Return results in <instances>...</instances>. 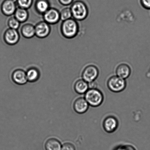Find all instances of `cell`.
<instances>
[{
  "label": "cell",
  "instance_id": "6da1fadb",
  "mask_svg": "<svg viewBox=\"0 0 150 150\" xmlns=\"http://www.w3.org/2000/svg\"><path fill=\"white\" fill-rule=\"evenodd\" d=\"M73 18L76 21H81L88 17L89 10L86 4L82 1L73 2L70 7Z\"/></svg>",
  "mask_w": 150,
  "mask_h": 150
},
{
  "label": "cell",
  "instance_id": "7a4b0ae2",
  "mask_svg": "<svg viewBox=\"0 0 150 150\" xmlns=\"http://www.w3.org/2000/svg\"><path fill=\"white\" fill-rule=\"evenodd\" d=\"M79 26L77 21L70 18L63 21L61 26L62 34L67 39H72L76 36L79 32Z\"/></svg>",
  "mask_w": 150,
  "mask_h": 150
},
{
  "label": "cell",
  "instance_id": "3957f363",
  "mask_svg": "<svg viewBox=\"0 0 150 150\" xmlns=\"http://www.w3.org/2000/svg\"><path fill=\"white\" fill-rule=\"evenodd\" d=\"M85 100L89 106L93 107L100 106L104 100L103 94L97 88H90L85 94Z\"/></svg>",
  "mask_w": 150,
  "mask_h": 150
},
{
  "label": "cell",
  "instance_id": "277c9868",
  "mask_svg": "<svg viewBox=\"0 0 150 150\" xmlns=\"http://www.w3.org/2000/svg\"><path fill=\"white\" fill-rule=\"evenodd\" d=\"M107 85L110 91L117 93L122 92L126 89L127 83L126 79L115 75L109 78L107 81Z\"/></svg>",
  "mask_w": 150,
  "mask_h": 150
},
{
  "label": "cell",
  "instance_id": "5b68a950",
  "mask_svg": "<svg viewBox=\"0 0 150 150\" xmlns=\"http://www.w3.org/2000/svg\"><path fill=\"white\" fill-rule=\"evenodd\" d=\"M99 70L98 67L93 64L86 65L82 70V79L88 83L95 81L98 77Z\"/></svg>",
  "mask_w": 150,
  "mask_h": 150
},
{
  "label": "cell",
  "instance_id": "8992f818",
  "mask_svg": "<svg viewBox=\"0 0 150 150\" xmlns=\"http://www.w3.org/2000/svg\"><path fill=\"white\" fill-rule=\"evenodd\" d=\"M103 127L106 132L108 133H114L119 126V121L117 117L113 116H108L103 121Z\"/></svg>",
  "mask_w": 150,
  "mask_h": 150
},
{
  "label": "cell",
  "instance_id": "52a82bcc",
  "mask_svg": "<svg viewBox=\"0 0 150 150\" xmlns=\"http://www.w3.org/2000/svg\"><path fill=\"white\" fill-rule=\"evenodd\" d=\"M43 15L45 21L49 24H55L60 20V13L56 9L50 8Z\"/></svg>",
  "mask_w": 150,
  "mask_h": 150
},
{
  "label": "cell",
  "instance_id": "ba28073f",
  "mask_svg": "<svg viewBox=\"0 0 150 150\" xmlns=\"http://www.w3.org/2000/svg\"><path fill=\"white\" fill-rule=\"evenodd\" d=\"M35 35L40 38H44L48 36L50 33L51 28L49 24L45 21L37 23L35 26Z\"/></svg>",
  "mask_w": 150,
  "mask_h": 150
},
{
  "label": "cell",
  "instance_id": "9c48e42d",
  "mask_svg": "<svg viewBox=\"0 0 150 150\" xmlns=\"http://www.w3.org/2000/svg\"><path fill=\"white\" fill-rule=\"evenodd\" d=\"M4 37L6 43L9 45H14L18 42L20 35L17 30L9 28L6 31Z\"/></svg>",
  "mask_w": 150,
  "mask_h": 150
},
{
  "label": "cell",
  "instance_id": "30bf717a",
  "mask_svg": "<svg viewBox=\"0 0 150 150\" xmlns=\"http://www.w3.org/2000/svg\"><path fill=\"white\" fill-rule=\"evenodd\" d=\"M115 71L116 76L126 79L128 78L131 74L132 69L128 64L122 63L117 65Z\"/></svg>",
  "mask_w": 150,
  "mask_h": 150
},
{
  "label": "cell",
  "instance_id": "8fae6325",
  "mask_svg": "<svg viewBox=\"0 0 150 150\" xmlns=\"http://www.w3.org/2000/svg\"><path fill=\"white\" fill-rule=\"evenodd\" d=\"M89 105L84 98L80 97L75 100L73 103V108L76 113L83 114L87 111Z\"/></svg>",
  "mask_w": 150,
  "mask_h": 150
},
{
  "label": "cell",
  "instance_id": "7c38bea8",
  "mask_svg": "<svg viewBox=\"0 0 150 150\" xmlns=\"http://www.w3.org/2000/svg\"><path fill=\"white\" fill-rule=\"evenodd\" d=\"M17 8L16 1L13 0H4L1 4V12L5 16L14 14Z\"/></svg>",
  "mask_w": 150,
  "mask_h": 150
},
{
  "label": "cell",
  "instance_id": "4fadbf2b",
  "mask_svg": "<svg viewBox=\"0 0 150 150\" xmlns=\"http://www.w3.org/2000/svg\"><path fill=\"white\" fill-rule=\"evenodd\" d=\"M12 79L15 83L20 85H24L28 81L26 73L21 69L15 70L12 75Z\"/></svg>",
  "mask_w": 150,
  "mask_h": 150
},
{
  "label": "cell",
  "instance_id": "5bb4252c",
  "mask_svg": "<svg viewBox=\"0 0 150 150\" xmlns=\"http://www.w3.org/2000/svg\"><path fill=\"white\" fill-rule=\"evenodd\" d=\"M89 89V84L83 79H78L75 82L74 89L76 93L80 95L85 94Z\"/></svg>",
  "mask_w": 150,
  "mask_h": 150
},
{
  "label": "cell",
  "instance_id": "9a60e30c",
  "mask_svg": "<svg viewBox=\"0 0 150 150\" xmlns=\"http://www.w3.org/2000/svg\"><path fill=\"white\" fill-rule=\"evenodd\" d=\"M21 32L25 38L30 39L33 38L35 35V26L29 23L25 24L22 27Z\"/></svg>",
  "mask_w": 150,
  "mask_h": 150
},
{
  "label": "cell",
  "instance_id": "2e32d148",
  "mask_svg": "<svg viewBox=\"0 0 150 150\" xmlns=\"http://www.w3.org/2000/svg\"><path fill=\"white\" fill-rule=\"evenodd\" d=\"M62 147L59 141L54 138L48 139L45 144L46 150H61Z\"/></svg>",
  "mask_w": 150,
  "mask_h": 150
},
{
  "label": "cell",
  "instance_id": "e0dca14e",
  "mask_svg": "<svg viewBox=\"0 0 150 150\" xmlns=\"http://www.w3.org/2000/svg\"><path fill=\"white\" fill-rule=\"evenodd\" d=\"M14 14V17L20 23H24L28 18V13L27 10L19 7L17 8Z\"/></svg>",
  "mask_w": 150,
  "mask_h": 150
},
{
  "label": "cell",
  "instance_id": "ac0fdd59",
  "mask_svg": "<svg viewBox=\"0 0 150 150\" xmlns=\"http://www.w3.org/2000/svg\"><path fill=\"white\" fill-rule=\"evenodd\" d=\"M50 4L47 0H38L35 8L38 13L44 14L50 8Z\"/></svg>",
  "mask_w": 150,
  "mask_h": 150
},
{
  "label": "cell",
  "instance_id": "d6986e66",
  "mask_svg": "<svg viewBox=\"0 0 150 150\" xmlns=\"http://www.w3.org/2000/svg\"><path fill=\"white\" fill-rule=\"evenodd\" d=\"M26 73L28 81L30 82L36 81L39 79L40 76L39 71L35 68L29 69Z\"/></svg>",
  "mask_w": 150,
  "mask_h": 150
},
{
  "label": "cell",
  "instance_id": "ffe728a7",
  "mask_svg": "<svg viewBox=\"0 0 150 150\" xmlns=\"http://www.w3.org/2000/svg\"><path fill=\"white\" fill-rule=\"evenodd\" d=\"M60 20L63 21L71 18L72 15L70 7H66L63 8L60 13Z\"/></svg>",
  "mask_w": 150,
  "mask_h": 150
},
{
  "label": "cell",
  "instance_id": "44dd1931",
  "mask_svg": "<svg viewBox=\"0 0 150 150\" xmlns=\"http://www.w3.org/2000/svg\"><path fill=\"white\" fill-rule=\"evenodd\" d=\"M20 22L15 17H10L8 21V25L9 28L17 30L20 26Z\"/></svg>",
  "mask_w": 150,
  "mask_h": 150
},
{
  "label": "cell",
  "instance_id": "7402d4cb",
  "mask_svg": "<svg viewBox=\"0 0 150 150\" xmlns=\"http://www.w3.org/2000/svg\"><path fill=\"white\" fill-rule=\"evenodd\" d=\"M16 1L19 7L26 10L31 6L33 3V0H17Z\"/></svg>",
  "mask_w": 150,
  "mask_h": 150
},
{
  "label": "cell",
  "instance_id": "603a6c76",
  "mask_svg": "<svg viewBox=\"0 0 150 150\" xmlns=\"http://www.w3.org/2000/svg\"><path fill=\"white\" fill-rule=\"evenodd\" d=\"M115 150H136L134 147L130 145H121L117 147Z\"/></svg>",
  "mask_w": 150,
  "mask_h": 150
},
{
  "label": "cell",
  "instance_id": "cb8c5ba5",
  "mask_svg": "<svg viewBox=\"0 0 150 150\" xmlns=\"http://www.w3.org/2000/svg\"><path fill=\"white\" fill-rule=\"evenodd\" d=\"M61 150H76V148L73 144L66 143L62 145Z\"/></svg>",
  "mask_w": 150,
  "mask_h": 150
},
{
  "label": "cell",
  "instance_id": "d4e9b609",
  "mask_svg": "<svg viewBox=\"0 0 150 150\" xmlns=\"http://www.w3.org/2000/svg\"><path fill=\"white\" fill-rule=\"evenodd\" d=\"M142 7L146 9H150V0H140Z\"/></svg>",
  "mask_w": 150,
  "mask_h": 150
},
{
  "label": "cell",
  "instance_id": "484cf974",
  "mask_svg": "<svg viewBox=\"0 0 150 150\" xmlns=\"http://www.w3.org/2000/svg\"><path fill=\"white\" fill-rule=\"evenodd\" d=\"M74 0H59L60 4L63 5L67 6L73 4Z\"/></svg>",
  "mask_w": 150,
  "mask_h": 150
}]
</instances>
